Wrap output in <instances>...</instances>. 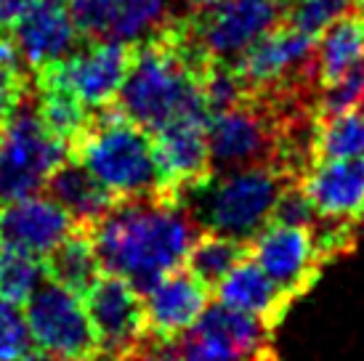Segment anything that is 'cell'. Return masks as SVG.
I'll use <instances>...</instances> for the list:
<instances>
[{
	"instance_id": "4fadbf2b",
	"label": "cell",
	"mask_w": 364,
	"mask_h": 361,
	"mask_svg": "<svg viewBox=\"0 0 364 361\" xmlns=\"http://www.w3.org/2000/svg\"><path fill=\"white\" fill-rule=\"evenodd\" d=\"M208 112H186L152 131L154 160L168 197L213 171L208 149Z\"/></svg>"
},
{
	"instance_id": "3957f363",
	"label": "cell",
	"mask_w": 364,
	"mask_h": 361,
	"mask_svg": "<svg viewBox=\"0 0 364 361\" xmlns=\"http://www.w3.org/2000/svg\"><path fill=\"white\" fill-rule=\"evenodd\" d=\"M70 160L91 173L114 202L165 194L152 133L125 117L114 104L93 112L82 133L70 144Z\"/></svg>"
},
{
	"instance_id": "7c38bea8",
	"label": "cell",
	"mask_w": 364,
	"mask_h": 361,
	"mask_svg": "<svg viewBox=\"0 0 364 361\" xmlns=\"http://www.w3.org/2000/svg\"><path fill=\"white\" fill-rule=\"evenodd\" d=\"M82 303L96 332L99 351L107 356H128L136 343L146 335L141 292L122 276L102 271L91 287L82 292Z\"/></svg>"
},
{
	"instance_id": "ffe728a7",
	"label": "cell",
	"mask_w": 364,
	"mask_h": 361,
	"mask_svg": "<svg viewBox=\"0 0 364 361\" xmlns=\"http://www.w3.org/2000/svg\"><path fill=\"white\" fill-rule=\"evenodd\" d=\"M43 191L53 202H59L67 210V215L75 221V226H91L114 205L109 191L70 157L48 176Z\"/></svg>"
},
{
	"instance_id": "44dd1931",
	"label": "cell",
	"mask_w": 364,
	"mask_h": 361,
	"mask_svg": "<svg viewBox=\"0 0 364 361\" xmlns=\"http://www.w3.org/2000/svg\"><path fill=\"white\" fill-rule=\"evenodd\" d=\"M46 276L59 281L72 292H82L93 284V279L102 274L99 258H96V247H93L91 231L88 226H75V229L64 237V239L46 255Z\"/></svg>"
},
{
	"instance_id": "277c9868",
	"label": "cell",
	"mask_w": 364,
	"mask_h": 361,
	"mask_svg": "<svg viewBox=\"0 0 364 361\" xmlns=\"http://www.w3.org/2000/svg\"><path fill=\"white\" fill-rule=\"evenodd\" d=\"M70 157V146L53 136L30 96L0 125V202L41 194L46 180Z\"/></svg>"
},
{
	"instance_id": "5bb4252c",
	"label": "cell",
	"mask_w": 364,
	"mask_h": 361,
	"mask_svg": "<svg viewBox=\"0 0 364 361\" xmlns=\"http://www.w3.org/2000/svg\"><path fill=\"white\" fill-rule=\"evenodd\" d=\"M9 38L19 53V61L32 75L48 64L67 59L85 43L75 27L67 6L59 0H38L11 27Z\"/></svg>"
},
{
	"instance_id": "f546056e",
	"label": "cell",
	"mask_w": 364,
	"mask_h": 361,
	"mask_svg": "<svg viewBox=\"0 0 364 361\" xmlns=\"http://www.w3.org/2000/svg\"><path fill=\"white\" fill-rule=\"evenodd\" d=\"M27 88H30V85H27L24 70L0 61V122L6 120L11 112L24 101Z\"/></svg>"
},
{
	"instance_id": "83f0119b",
	"label": "cell",
	"mask_w": 364,
	"mask_h": 361,
	"mask_svg": "<svg viewBox=\"0 0 364 361\" xmlns=\"http://www.w3.org/2000/svg\"><path fill=\"white\" fill-rule=\"evenodd\" d=\"M64 6L70 11V16L82 41L109 38L117 0H67Z\"/></svg>"
},
{
	"instance_id": "8992f818",
	"label": "cell",
	"mask_w": 364,
	"mask_h": 361,
	"mask_svg": "<svg viewBox=\"0 0 364 361\" xmlns=\"http://www.w3.org/2000/svg\"><path fill=\"white\" fill-rule=\"evenodd\" d=\"M314 43L316 38L295 30L287 21H279L250 43L232 64L253 96L279 99L314 85Z\"/></svg>"
},
{
	"instance_id": "d590c367",
	"label": "cell",
	"mask_w": 364,
	"mask_h": 361,
	"mask_svg": "<svg viewBox=\"0 0 364 361\" xmlns=\"http://www.w3.org/2000/svg\"><path fill=\"white\" fill-rule=\"evenodd\" d=\"M59 3H67V0H59Z\"/></svg>"
},
{
	"instance_id": "30bf717a",
	"label": "cell",
	"mask_w": 364,
	"mask_h": 361,
	"mask_svg": "<svg viewBox=\"0 0 364 361\" xmlns=\"http://www.w3.org/2000/svg\"><path fill=\"white\" fill-rule=\"evenodd\" d=\"M128 64H131V43L102 38V41H85L67 59L48 64V70L85 109L99 112L117 101Z\"/></svg>"
},
{
	"instance_id": "6da1fadb",
	"label": "cell",
	"mask_w": 364,
	"mask_h": 361,
	"mask_svg": "<svg viewBox=\"0 0 364 361\" xmlns=\"http://www.w3.org/2000/svg\"><path fill=\"white\" fill-rule=\"evenodd\" d=\"M88 231L102 271L131 281L141 295L181 269L200 237L197 223L165 194L114 202Z\"/></svg>"
},
{
	"instance_id": "4dcf8cb0",
	"label": "cell",
	"mask_w": 364,
	"mask_h": 361,
	"mask_svg": "<svg viewBox=\"0 0 364 361\" xmlns=\"http://www.w3.org/2000/svg\"><path fill=\"white\" fill-rule=\"evenodd\" d=\"M38 0H0V32H9Z\"/></svg>"
},
{
	"instance_id": "9a60e30c",
	"label": "cell",
	"mask_w": 364,
	"mask_h": 361,
	"mask_svg": "<svg viewBox=\"0 0 364 361\" xmlns=\"http://www.w3.org/2000/svg\"><path fill=\"white\" fill-rule=\"evenodd\" d=\"M298 186L319 218L364 229V157L311 162L298 178Z\"/></svg>"
},
{
	"instance_id": "d4e9b609",
	"label": "cell",
	"mask_w": 364,
	"mask_h": 361,
	"mask_svg": "<svg viewBox=\"0 0 364 361\" xmlns=\"http://www.w3.org/2000/svg\"><path fill=\"white\" fill-rule=\"evenodd\" d=\"M43 276H46L43 261L0 244V298L24 306Z\"/></svg>"
},
{
	"instance_id": "f1b7e54d",
	"label": "cell",
	"mask_w": 364,
	"mask_h": 361,
	"mask_svg": "<svg viewBox=\"0 0 364 361\" xmlns=\"http://www.w3.org/2000/svg\"><path fill=\"white\" fill-rule=\"evenodd\" d=\"M274 223H287V226H311L316 221V210L311 208L309 197L298 186V180L284 186L282 194L277 197V205L272 210Z\"/></svg>"
},
{
	"instance_id": "836d02e7",
	"label": "cell",
	"mask_w": 364,
	"mask_h": 361,
	"mask_svg": "<svg viewBox=\"0 0 364 361\" xmlns=\"http://www.w3.org/2000/svg\"><path fill=\"white\" fill-rule=\"evenodd\" d=\"M277 3H279V9H287V6H293V3H295V0H277Z\"/></svg>"
},
{
	"instance_id": "8d00e7d4",
	"label": "cell",
	"mask_w": 364,
	"mask_h": 361,
	"mask_svg": "<svg viewBox=\"0 0 364 361\" xmlns=\"http://www.w3.org/2000/svg\"><path fill=\"white\" fill-rule=\"evenodd\" d=\"M0 125H3V122H0Z\"/></svg>"
},
{
	"instance_id": "ac0fdd59",
	"label": "cell",
	"mask_w": 364,
	"mask_h": 361,
	"mask_svg": "<svg viewBox=\"0 0 364 361\" xmlns=\"http://www.w3.org/2000/svg\"><path fill=\"white\" fill-rule=\"evenodd\" d=\"M213 295H215V301L229 308L258 316L272 330H277V324H282L287 308L293 306V298L250 255H245L242 261L215 284Z\"/></svg>"
},
{
	"instance_id": "5b68a950",
	"label": "cell",
	"mask_w": 364,
	"mask_h": 361,
	"mask_svg": "<svg viewBox=\"0 0 364 361\" xmlns=\"http://www.w3.org/2000/svg\"><path fill=\"white\" fill-rule=\"evenodd\" d=\"M282 114L263 96H250L208 117V149L213 171H232L242 165H277L282 141Z\"/></svg>"
},
{
	"instance_id": "d6a6232c",
	"label": "cell",
	"mask_w": 364,
	"mask_h": 361,
	"mask_svg": "<svg viewBox=\"0 0 364 361\" xmlns=\"http://www.w3.org/2000/svg\"><path fill=\"white\" fill-rule=\"evenodd\" d=\"M354 11H359L364 16V0H354Z\"/></svg>"
},
{
	"instance_id": "ba28073f",
	"label": "cell",
	"mask_w": 364,
	"mask_h": 361,
	"mask_svg": "<svg viewBox=\"0 0 364 361\" xmlns=\"http://www.w3.org/2000/svg\"><path fill=\"white\" fill-rule=\"evenodd\" d=\"M21 308L35 348L53 353L61 361H91L99 353L85 303L70 287L43 276Z\"/></svg>"
},
{
	"instance_id": "d6986e66",
	"label": "cell",
	"mask_w": 364,
	"mask_h": 361,
	"mask_svg": "<svg viewBox=\"0 0 364 361\" xmlns=\"http://www.w3.org/2000/svg\"><path fill=\"white\" fill-rule=\"evenodd\" d=\"M364 64V16L348 11L316 38L311 56L314 88L330 85L341 75Z\"/></svg>"
},
{
	"instance_id": "52a82bcc",
	"label": "cell",
	"mask_w": 364,
	"mask_h": 361,
	"mask_svg": "<svg viewBox=\"0 0 364 361\" xmlns=\"http://www.w3.org/2000/svg\"><path fill=\"white\" fill-rule=\"evenodd\" d=\"M176 343L183 361H279L269 324L218 301L208 303L200 319Z\"/></svg>"
},
{
	"instance_id": "603a6c76",
	"label": "cell",
	"mask_w": 364,
	"mask_h": 361,
	"mask_svg": "<svg viewBox=\"0 0 364 361\" xmlns=\"http://www.w3.org/2000/svg\"><path fill=\"white\" fill-rule=\"evenodd\" d=\"M311 157L316 160H346L364 157V114L348 109L333 117L316 120L311 141Z\"/></svg>"
},
{
	"instance_id": "cb8c5ba5",
	"label": "cell",
	"mask_w": 364,
	"mask_h": 361,
	"mask_svg": "<svg viewBox=\"0 0 364 361\" xmlns=\"http://www.w3.org/2000/svg\"><path fill=\"white\" fill-rule=\"evenodd\" d=\"M176 0H117L109 38L122 43H136L160 30L171 19Z\"/></svg>"
},
{
	"instance_id": "e0dca14e",
	"label": "cell",
	"mask_w": 364,
	"mask_h": 361,
	"mask_svg": "<svg viewBox=\"0 0 364 361\" xmlns=\"http://www.w3.org/2000/svg\"><path fill=\"white\" fill-rule=\"evenodd\" d=\"M210 295L213 292L194 279L183 266L171 271L141 295L146 332L176 340L200 319V313L210 303Z\"/></svg>"
},
{
	"instance_id": "7402d4cb",
	"label": "cell",
	"mask_w": 364,
	"mask_h": 361,
	"mask_svg": "<svg viewBox=\"0 0 364 361\" xmlns=\"http://www.w3.org/2000/svg\"><path fill=\"white\" fill-rule=\"evenodd\" d=\"M245 255H247V242L213 234V231H200V237L194 239V244L186 252L183 269L213 292L215 284L242 261Z\"/></svg>"
},
{
	"instance_id": "9c48e42d",
	"label": "cell",
	"mask_w": 364,
	"mask_h": 361,
	"mask_svg": "<svg viewBox=\"0 0 364 361\" xmlns=\"http://www.w3.org/2000/svg\"><path fill=\"white\" fill-rule=\"evenodd\" d=\"M171 19L178 21L210 59L234 61L263 32L282 21V9L277 0H215L200 16Z\"/></svg>"
},
{
	"instance_id": "7a4b0ae2",
	"label": "cell",
	"mask_w": 364,
	"mask_h": 361,
	"mask_svg": "<svg viewBox=\"0 0 364 361\" xmlns=\"http://www.w3.org/2000/svg\"><path fill=\"white\" fill-rule=\"evenodd\" d=\"M295 183L272 162L242 165L232 171H210L173 194L200 231H213L250 242L272 221V210L284 186Z\"/></svg>"
},
{
	"instance_id": "e575fe53",
	"label": "cell",
	"mask_w": 364,
	"mask_h": 361,
	"mask_svg": "<svg viewBox=\"0 0 364 361\" xmlns=\"http://www.w3.org/2000/svg\"><path fill=\"white\" fill-rule=\"evenodd\" d=\"M356 109L364 114V88H362V96H359V104H356Z\"/></svg>"
},
{
	"instance_id": "2e32d148",
	"label": "cell",
	"mask_w": 364,
	"mask_h": 361,
	"mask_svg": "<svg viewBox=\"0 0 364 361\" xmlns=\"http://www.w3.org/2000/svg\"><path fill=\"white\" fill-rule=\"evenodd\" d=\"M72 229L75 221L48 194H32L0 208V244L38 261H46Z\"/></svg>"
},
{
	"instance_id": "484cf974",
	"label": "cell",
	"mask_w": 364,
	"mask_h": 361,
	"mask_svg": "<svg viewBox=\"0 0 364 361\" xmlns=\"http://www.w3.org/2000/svg\"><path fill=\"white\" fill-rule=\"evenodd\" d=\"M348 11H354V0H295L293 6L282 11V21L311 38H319Z\"/></svg>"
},
{
	"instance_id": "8fae6325",
	"label": "cell",
	"mask_w": 364,
	"mask_h": 361,
	"mask_svg": "<svg viewBox=\"0 0 364 361\" xmlns=\"http://www.w3.org/2000/svg\"><path fill=\"white\" fill-rule=\"evenodd\" d=\"M247 255L282 287L293 301L311 290L322 276L324 258L309 226L269 221L247 242Z\"/></svg>"
},
{
	"instance_id": "1f68e13d",
	"label": "cell",
	"mask_w": 364,
	"mask_h": 361,
	"mask_svg": "<svg viewBox=\"0 0 364 361\" xmlns=\"http://www.w3.org/2000/svg\"><path fill=\"white\" fill-rule=\"evenodd\" d=\"M21 361H61L59 356H53V353H48V351H41V348H32L27 356Z\"/></svg>"
},
{
	"instance_id": "4316f807",
	"label": "cell",
	"mask_w": 364,
	"mask_h": 361,
	"mask_svg": "<svg viewBox=\"0 0 364 361\" xmlns=\"http://www.w3.org/2000/svg\"><path fill=\"white\" fill-rule=\"evenodd\" d=\"M35 348L19 303L0 298V361H21Z\"/></svg>"
}]
</instances>
